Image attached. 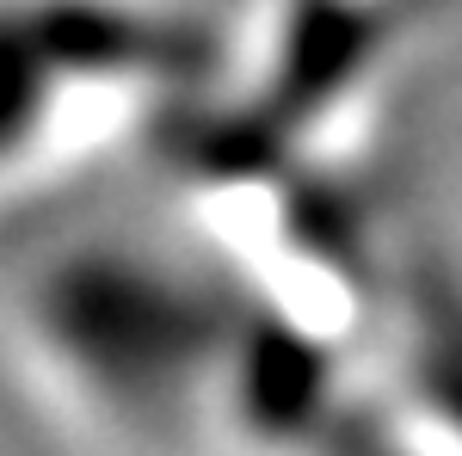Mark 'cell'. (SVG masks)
Returning <instances> with one entry per match:
<instances>
[{"label": "cell", "instance_id": "cell-1", "mask_svg": "<svg viewBox=\"0 0 462 456\" xmlns=\"http://www.w3.org/2000/svg\"><path fill=\"white\" fill-rule=\"evenodd\" d=\"M457 0H247L161 161L179 222L290 321L376 351L394 259L376 161Z\"/></svg>", "mask_w": 462, "mask_h": 456}, {"label": "cell", "instance_id": "cell-2", "mask_svg": "<svg viewBox=\"0 0 462 456\" xmlns=\"http://www.w3.org/2000/svg\"><path fill=\"white\" fill-rule=\"evenodd\" d=\"M13 377L74 444H376V364L265 302L179 222L173 247L74 241L6 315Z\"/></svg>", "mask_w": 462, "mask_h": 456}, {"label": "cell", "instance_id": "cell-3", "mask_svg": "<svg viewBox=\"0 0 462 456\" xmlns=\"http://www.w3.org/2000/svg\"><path fill=\"white\" fill-rule=\"evenodd\" d=\"M216 25L185 0H0V210L173 136Z\"/></svg>", "mask_w": 462, "mask_h": 456}]
</instances>
